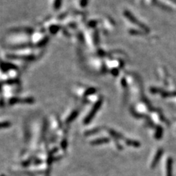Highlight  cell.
Returning a JSON list of instances; mask_svg holds the SVG:
<instances>
[{"instance_id":"cell-1","label":"cell","mask_w":176,"mask_h":176,"mask_svg":"<svg viewBox=\"0 0 176 176\" xmlns=\"http://www.w3.org/2000/svg\"><path fill=\"white\" fill-rule=\"evenodd\" d=\"M100 104H101V101H98L97 103H96L95 105L94 108L92 109L90 114L89 115V116L88 117V118H87V120H90L92 118V117L93 116V115H95V114L96 111H97L98 109V108L100 106Z\"/></svg>"},{"instance_id":"cell-2","label":"cell","mask_w":176,"mask_h":176,"mask_svg":"<svg viewBox=\"0 0 176 176\" xmlns=\"http://www.w3.org/2000/svg\"><path fill=\"white\" fill-rule=\"evenodd\" d=\"M162 154V150H159V151H158V153H157V154H156V157H155V159H154V161H153V165H152V167H155V166H156V163H157L158 161L159 160V158L161 157Z\"/></svg>"},{"instance_id":"cell-3","label":"cell","mask_w":176,"mask_h":176,"mask_svg":"<svg viewBox=\"0 0 176 176\" xmlns=\"http://www.w3.org/2000/svg\"><path fill=\"white\" fill-rule=\"evenodd\" d=\"M167 176H172V160L169 159L167 164Z\"/></svg>"},{"instance_id":"cell-4","label":"cell","mask_w":176,"mask_h":176,"mask_svg":"<svg viewBox=\"0 0 176 176\" xmlns=\"http://www.w3.org/2000/svg\"><path fill=\"white\" fill-rule=\"evenodd\" d=\"M60 3H61V0H56L55 4H54L56 8H58V7H60Z\"/></svg>"},{"instance_id":"cell-5","label":"cell","mask_w":176,"mask_h":176,"mask_svg":"<svg viewBox=\"0 0 176 176\" xmlns=\"http://www.w3.org/2000/svg\"><path fill=\"white\" fill-rule=\"evenodd\" d=\"M87 1H88V0H82V5L83 6V7L86 4Z\"/></svg>"}]
</instances>
